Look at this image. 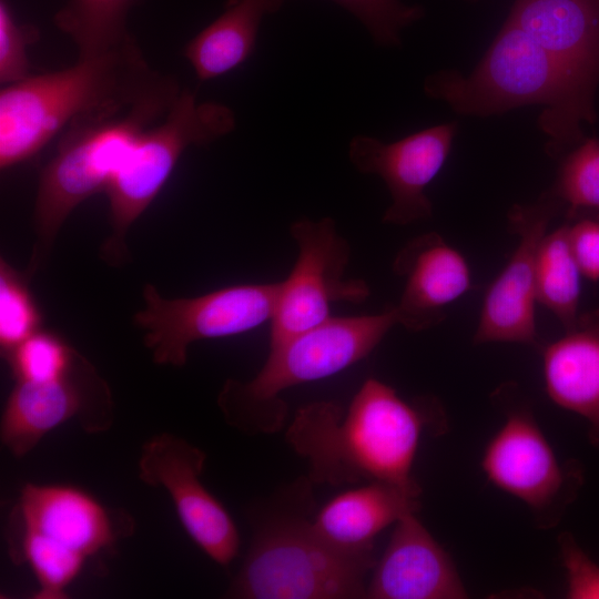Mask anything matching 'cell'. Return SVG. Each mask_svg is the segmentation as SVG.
Segmentation results:
<instances>
[{"label": "cell", "mask_w": 599, "mask_h": 599, "mask_svg": "<svg viewBox=\"0 0 599 599\" xmlns=\"http://www.w3.org/2000/svg\"><path fill=\"white\" fill-rule=\"evenodd\" d=\"M177 81L149 64L131 37L54 72L30 74L0 92V167L40 152L71 123L177 95Z\"/></svg>", "instance_id": "cell-1"}, {"label": "cell", "mask_w": 599, "mask_h": 599, "mask_svg": "<svg viewBox=\"0 0 599 599\" xmlns=\"http://www.w3.org/2000/svg\"><path fill=\"white\" fill-rule=\"evenodd\" d=\"M435 407L428 399L405 400L392 386L368 378L347 408L331 400L300 407L285 437L307 461L313 483L415 486L412 466Z\"/></svg>", "instance_id": "cell-2"}, {"label": "cell", "mask_w": 599, "mask_h": 599, "mask_svg": "<svg viewBox=\"0 0 599 599\" xmlns=\"http://www.w3.org/2000/svg\"><path fill=\"white\" fill-rule=\"evenodd\" d=\"M424 91L465 115L487 116L529 104L544 105L538 124L552 158L585 139L583 122L597 121L596 92L509 19L468 77L443 70L426 78Z\"/></svg>", "instance_id": "cell-3"}, {"label": "cell", "mask_w": 599, "mask_h": 599, "mask_svg": "<svg viewBox=\"0 0 599 599\" xmlns=\"http://www.w3.org/2000/svg\"><path fill=\"white\" fill-rule=\"evenodd\" d=\"M397 325L393 306L378 314L333 317L270 346L265 364L248 382L227 379L217 405L226 423L246 434H270L285 420L280 394L335 375L369 355Z\"/></svg>", "instance_id": "cell-4"}, {"label": "cell", "mask_w": 599, "mask_h": 599, "mask_svg": "<svg viewBox=\"0 0 599 599\" xmlns=\"http://www.w3.org/2000/svg\"><path fill=\"white\" fill-rule=\"evenodd\" d=\"M175 99H155L118 114L81 119L62 132L39 179L33 213L37 241L26 268L29 276L47 261L70 213L105 191L140 133L161 120Z\"/></svg>", "instance_id": "cell-5"}, {"label": "cell", "mask_w": 599, "mask_h": 599, "mask_svg": "<svg viewBox=\"0 0 599 599\" xmlns=\"http://www.w3.org/2000/svg\"><path fill=\"white\" fill-rule=\"evenodd\" d=\"M373 550L348 551L318 536L311 522L291 520L260 531L229 596L242 599L366 598Z\"/></svg>", "instance_id": "cell-6"}, {"label": "cell", "mask_w": 599, "mask_h": 599, "mask_svg": "<svg viewBox=\"0 0 599 599\" xmlns=\"http://www.w3.org/2000/svg\"><path fill=\"white\" fill-rule=\"evenodd\" d=\"M235 123L227 105L197 101L195 93L183 89L165 115L140 133L104 191L112 233L101 256L108 264L121 265L129 258L128 231L159 194L184 151L215 142L231 133Z\"/></svg>", "instance_id": "cell-7"}, {"label": "cell", "mask_w": 599, "mask_h": 599, "mask_svg": "<svg viewBox=\"0 0 599 599\" xmlns=\"http://www.w3.org/2000/svg\"><path fill=\"white\" fill-rule=\"evenodd\" d=\"M280 282L238 284L195 296L166 298L143 287L144 307L133 317L158 365L181 367L196 341L233 336L271 322Z\"/></svg>", "instance_id": "cell-8"}, {"label": "cell", "mask_w": 599, "mask_h": 599, "mask_svg": "<svg viewBox=\"0 0 599 599\" xmlns=\"http://www.w3.org/2000/svg\"><path fill=\"white\" fill-rule=\"evenodd\" d=\"M290 233L297 256L278 285L270 346L328 319L333 303H362L370 293L365 281L345 277L351 245L333 219H301L292 223Z\"/></svg>", "instance_id": "cell-9"}, {"label": "cell", "mask_w": 599, "mask_h": 599, "mask_svg": "<svg viewBox=\"0 0 599 599\" xmlns=\"http://www.w3.org/2000/svg\"><path fill=\"white\" fill-rule=\"evenodd\" d=\"M73 419L90 434L105 432L113 423L111 392L83 355L62 377L16 380L1 417V443L21 458L50 432Z\"/></svg>", "instance_id": "cell-10"}, {"label": "cell", "mask_w": 599, "mask_h": 599, "mask_svg": "<svg viewBox=\"0 0 599 599\" xmlns=\"http://www.w3.org/2000/svg\"><path fill=\"white\" fill-rule=\"evenodd\" d=\"M131 527L128 516L81 488L28 483L9 515L6 538L87 561L110 549Z\"/></svg>", "instance_id": "cell-11"}, {"label": "cell", "mask_w": 599, "mask_h": 599, "mask_svg": "<svg viewBox=\"0 0 599 599\" xmlns=\"http://www.w3.org/2000/svg\"><path fill=\"white\" fill-rule=\"evenodd\" d=\"M565 212L564 204L549 190L531 204L511 206L508 229L517 236V245L485 294L475 344L544 346L535 315L537 255L549 224Z\"/></svg>", "instance_id": "cell-12"}, {"label": "cell", "mask_w": 599, "mask_h": 599, "mask_svg": "<svg viewBox=\"0 0 599 599\" xmlns=\"http://www.w3.org/2000/svg\"><path fill=\"white\" fill-rule=\"evenodd\" d=\"M205 453L174 434L152 436L141 447L138 477L163 488L181 525L196 546L221 566L238 554L240 535L223 504L202 484Z\"/></svg>", "instance_id": "cell-13"}, {"label": "cell", "mask_w": 599, "mask_h": 599, "mask_svg": "<svg viewBox=\"0 0 599 599\" xmlns=\"http://www.w3.org/2000/svg\"><path fill=\"white\" fill-rule=\"evenodd\" d=\"M487 478L524 501L547 524L556 522L576 497L580 469L561 466L551 446L526 407H511L489 440L481 459Z\"/></svg>", "instance_id": "cell-14"}, {"label": "cell", "mask_w": 599, "mask_h": 599, "mask_svg": "<svg viewBox=\"0 0 599 599\" xmlns=\"http://www.w3.org/2000/svg\"><path fill=\"white\" fill-rule=\"evenodd\" d=\"M456 132L457 123L448 122L390 143L363 134L351 140L348 156L355 169L378 175L389 191L384 223L407 225L432 217L426 189L443 169Z\"/></svg>", "instance_id": "cell-15"}, {"label": "cell", "mask_w": 599, "mask_h": 599, "mask_svg": "<svg viewBox=\"0 0 599 599\" xmlns=\"http://www.w3.org/2000/svg\"><path fill=\"white\" fill-rule=\"evenodd\" d=\"M404 290L393 305L397 325L422 332L440 324L446 307L473 287L464 255L435 232L410 240L393 262Z\"/></svg>", "instance_id": "cell-16"}, {"label": "cell", "mask_w": 599, "mask_h": 599, "mask_svg": "<svg viewBox=\"0 0 599 599\" xmlns=\"http://www.w3.org/2000/svg\"><path fill=\"white\" fill-rule=\"evenodd\" d=\"M467 592L456 567L415 512L402 517L367 583L370 599H459Z\"/></svg>", "instance_id": "cell-17"}, {"label": "cell", "mask_w": 599, "mask_h": 599, "mask_svg": "<svg viewBox=\"0 0 599 599\" xmlns=\"http://www.w3.org/2000/svg\"><path fill=\"white\" fill-rule=\"evenodd\" d=\"M511 20L587 89L599 84V0H515Z\"/></svg>", "instance_id": "cell-18"}, {"label": "cell", "mask_w": 599, "mask_h": 599, "mask_svg": "<svg viewBox=\"0 0 599 599\" xmlns=\"http://www.w3.org/2000/svg\"><path fill=\"white\" fill-rule=\"evenodd\" d=\"M541 349L549 397L587 420L589 440L599 448V308L579 314Z\"/></svg>", "instance_id": "cell-19"}, {"label": "cell", "mask_w": 599, "mask_h": 599, "mask_svg": "<svg viewBox=\"0 0 599 599\" xmlns=\"http://www.w3.org/2000/svg\"><path fill=\"white\" fill-rule=\"evenodd\" d=\"M420 487L372 481L329 500L311 522L331 545L348 551L374 549V538L419 508Z\"/></svg>", "instance_id": "cell-20"}, {"label": "cell", "mask_w": 599, "mask_h": 599, "mask_svg": "<svg viewBox=\"0 0 599 599\" xmlns=\"http://www.w3.org/2000/svg\"><path fill=\"white\" fill-rule=\"evenodd\" d=\"M286 0H231L224 11L184 47L183 54L201 81L221 77L253 53L265 16Z\"/></svg>", "instance_id": "cell-21"}, {"label": "cell", "mask_w": 599, "mask_h": 599, "mask_svg": "<svg viewBox=\"0 0 599 599\" xmlns=\"http://www.w3.org/2000/svg\"><path fill=\"white\" fill-rule=\"evenodd\" d=\"M582 273L568 237V221L548 231L537 255L536 298L549 309L565 329L579 316Z\"/></svg>", "instance_id": "cell-22"}, {"label": "cell", "mask_w": 599, "mask_h": 599, "mask_svg": "<svg viewBox=\"0 0 599 599\" xmlns=\"http://www.w3.org/2000/svg\"><path fill=\"white\" fill-rule=\"evenodd\" d=\"M136 0H68L54 14L55 27L90 57L119 45L129 37L126 18Z\"/></svg>", "instance_id": "cell-23"}, {"label": "cell", "mask_w": 599, "mask_h": 599, "mask_svg": "<svg viewBox=\"0 0 599 599\" xmlns=\"http://www.w3.org/2000/svg\"><path fill=\"white\" fill-rule=\"evenodd\" d=\"M570 220L581 213H599V139H583L562 158L549 189Z\"/></svg>", "instance_id": "cell-24"}, {"label": "cell", "mask_w": 599, "mask_h": 599, "mask_svg": "<svg viewBox=\"0 0 599 599\" xmlns=\"http://www.w3.org/2000/svg\"><path fill=\"white\" fill-rule=\"evenodd\" d=\"M16 380L43 382L68 374L81 354L58 334L39 329L3 354Z\"/></svg>", "instance_id": "cell-25"}, {"label": "cell", "mask_w": 599, "mask_h": 599, "mask_svg": "<svg viewBox=\"0 0 599 599\" xmlns=\"http://www.w3.org/2000/svg\"><path fill=\"white\" fill-rule=\"evenodd\" d=\"M30 276L0 261V346L2 354L38 332L42 316L29 288Z\"/></svg>", "instance_id": "cell-26"}, {"label": "cell", "mask_w": 599, "mask_h": 599, "mask_svg": "<svg viewBox=\"0 0 599 599\" xmlns=\"http://www.w3.org/2000/svg\"><path fill=\"white\" fill-rule=\"evenodd\" d=\"M355 16L373 40L384 47L400 43V32L424 16L419 6L402 0H332Z\"/></svg>", "instance_id": "cell-27"}, {"label": "cell", "mask_w": 599, "mask_h": 599, "mask_svg": "<svg viewBox=\"0 0 599 599\" xmlns=\"http://www.w3.org/2000/svg\"><path fill=\"white\" fill-rule=\"evenodd\" d=\"M38 35L34 27L17 21L8 0H0V82L3 85L31 74L27 49Z\"/></svg>", "instance_id": "cell-28"}, {"label": "cell", "mask_w": 599, "mask_h": 599, "mask_svg": "<svg viewBox=\"0 0 599 599\" xmlns=\"http://www.w3.org/2000/svg\"><path fill=\"white\" fill-rule=\"evenodd\" d=\"M562 564L567 576V597L599 599V566L582 550L573 537H559Z\"/></svg>", "instance_id": "cell-29"}, {"label": "cell", "mask_w": 599, "mask_h": 599, "mask_svg": "<svg viewBox=\"0 0 599 599\" xmlns=\"http://www.w3.org/2000/svg\"><path fill=\"white\" fill-rule=\"evenodd\" d=\"M568 221L573 256L585 277L599 281V213H581Z\"/></svg>", "instance_id": "cell-30"}]
</instances>
